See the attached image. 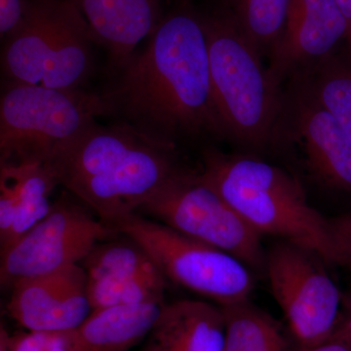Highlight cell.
<instances>
[{"instance_id":"obj_25","label":"cell","mask_w":351,"mask_h":351,"mask_svg":"<svg viewBox=\"0 0 351 351\" xmlns=\"http://www.w3.org/2000/svg\"><path fill=\"white\" fill-rule=\"evenodd\" d=\"M29 0H0V34L7 38L24 20Z\"/></svg>"},{"instance_id":"obj_4","label":"cell","mask_w":351,"mask_h":351,"mask_svg":"<svg viewBox=\"0 0 351 351\" xmlns=\"http://www.w3.org/2000/svg\"><path fill=\"white\" fill-rule=\"evenodd\" d=\"M5 38L7 82L77 89L91 73L94 40L71 0H29L24 20Z\"/></svg>"},{"instance_id":"obj_16","label":"cell","mask_w":351,"mask_h":351,"mask_svg":"<svg viewBox=\"0 0 351 351\" xmlns=\"http://www.w3.org/2000/svg\"><path fill=\"white\" fill-rule=\"evenodd\" d=\"M221 306L197 300L164 304L141 351H226Z\"/></svg>"},{"instance_id":"obj_23","label":"cell","mask_w":351,"mask_h":351,"mask_svg":"<svg viewBox=\"0 0 351 351\" xmlns=\"http://www.w3.org/2000/svg\"><path fill=\"white\" fill-rule=\"evenodd\" d=\"M240 29L260 52L272 49L282 34L290 0H228Z\"/></svg>"},{"instance_id":"obj_28","label":"cell","mask_w":351,"mask_h":351,"mask_svg":"<svg viewBox=\"0 0 351 351\" xmlns=\"http://www.w3.org/2000/svg\"><path fill=\"white\" fill-rule=\"evenodd\" d=\"M297 351H351V348L346 343H343V341H341V339L331 338L326 343L311 348V350H297Z\"/></svg>"},{"instance_id":"obj_2","label":"cell","mask_w":351,"mask_h":351,"mask_svg":"<svg viewBox=\"0 0 351 351\" xmlns=\"http://www.w3.org/2000/svg\"><path fill=\"white\" fill-rule=\"evenodd\" d=\"M200 175L261 235L304 247L329 265L351 269L330 232L328 219L307 201L301 182L255 157L203 152Z\"/></svg>"},{"instance_id":"obj_13","label":"cell","mask_w":351,"mask_h":351,"mask_svg":"<svg viewBox=\"0 0 351 351\" xmlns=\"http://www.w3.org/2000/svg\"><path fill=\"white\" fill-rule=\"evenodd\" d=\"M152 138L123 121L110 126L95 121L60 145L46 164L68 189L112 169Z\"/></svg>"},{"instance_id":"obj_6","label":"cell","mask_w":351,"mask_h":351,"mask_svg":"<svg viewBox=\"0 0 351 351\" xmlns=\"http://www.w3.org/2000/svg\"><path fill=\"white\" fill-rule=\"evenodd\" d=\"M137 241L166 279L208 298L218 306L249 299L255 286L241 261L138 213L108 225Z\"/></svg>"},{"instance_id":"obj_3","label":"cell","mask_w":351,"mask_h":351,"mask_svg":"<svg viewBox=\"0 0 351 351\" xmlns=\"http://www.w3.org/2000/svg\"><path fill=\"white\" fill-rule=\"evenodd\" d=\"M215 103L226 137L263 147L282 108L279 82L230 14L203 19Z\"/></svg>"},{"instance_id":"obj_15","label":"cell","mask_w":351,"mask_h":351,"mask_svg":"<svg viewBox=\"0 0 351 351\" xmlns=\"http://www.w3.org/2000/svg\"><path fill=\"white\" fill-rule=\"evenodd\" d=\"M89 25L94 43L108 50L119 71L136 46L160 23L159 0H71Z\"/></svg>"},{"instance_id":"obj_12","label":"cell","mask_w":351,"mask_h":351,"mask_svg":"<svg viewBox=\"0 0 351 351\" xmlns=\"http://www.w3.org/2000/svg\"><path fill=\"white\" fill-rule=\"evenodd\" d=\"M346 36L348 24L336 0H290L269 69L280 82L289 71L331 56Z\"/></svg>"},{"instance_id":"obj_7","label":"cell","mask_w":351,"mask_h":351,"mask_svg":"<svg viewBox=\"0 0 351 351\" xmlns=\"http://www.w3.org/2000/svg\"><path fill=\"white\" fill-rule=\"evenodd\" d=\"M137 213L230 254L251 270L265 272L260 234L212 188L200 173L182 170Z\"/></svg>"},{"instance_id":"obj_17","label":"cell","mask_w":351,"mask_h":351,"mask_svg":"<svg viewBox=\"0 0 351 351\" xmlns=\"http://www.w3.org/2000/svg\"><path fill=\"white\" fill-rule=\"evenodd\" d=\"M164 304L92 311L84 322L68 332L66 351H129L145 341Z\"/></svg>"},{"instance_id":"obj_24","label":"cell","mask_w":351,"mask_h":351,"mask_svg":"<svg viewBox=\"0 0 351 351\" xmlns=\"http://www.w3.org/2000/svg\"><path fill=\"white\" fill-rule=\"evenodd\" d=\"M56 332L27 330L9 334V351H47Z\"/></svg>"},{"instance_id":"obj_29","label":"cell","mask_w":351,"mask_h":351,"mask_svg":"<svg viewBox=\"0 0 351 351\" xmlns=\"http://www.w3.org/2000/svg\"><path fill=\"white\" fill-rule=\"evenodd\" d=\"M336 1L348 24V36L346 41L351 53V0H336Z\"/></svg>"},{"instance_id":"obj_19","label":"cell","mask_w":351,"mask_h":351,"mask_svg":"<svg viewBox=\"0 0 351 351\" xmlns=\"http://www.w3.org/2000/svg\"><path fill=\"white\" fill-rule=\"evenodd\" d=\"M221 308L226 321V351H290L278 323L249 299Z\"/></svg>"},{"instance_id":"obj_8","label":"cell","mask_w":351,"mask_h":351,"mask_svg":"<svg viewBox=\"0 0 351 351\" xmlns=\"http://www.w3.org/2000/svg\"><path fill=\"white\" fill-rule=\"evenodd\" d=\"M326 263L313 251L285 240L267 253L265 274L298 350L326 343L338 326L343 293Z\"/></svg>"},{"instance_id":"obj_30","label":"cell","mask_w":351,"mask_h":351,"mask_svg":"<svg viewBox=\"0 0 351 351\" xmlns=\"http://www.w3.org/2000/svg\"><path fill=\"white\" fill-rule=\"evenodd\" d=\"M69 331L57 332L47 351H66Z\"/></svg>"},{"instance_id":"obj_9","label":"cell","mask_w":351,"mask_h":351,"mask_svg":"<svg viewBox=\"0 0 351 351\" xmlns=\"http://www.w3.org/2000/svg\"><path fill=\"white\" fill-rule=\"evenodd\" d=\"M89 210L66 195L54 201L45 218L1 252V285L11 288L24 279L77 265L98 242L119 234Z\"/></svg>"},{"instance_id":"obj_5","label":"cell","mask_w":351,"mask_h":351,"mask_svg":"<svg viewBox=\"0 0 351 351\" xmlns=\"http://www.w3.org/2000/svg\"><path fill=\"white\" fill-rule=\"evenodd\" d=\"M114 115L106 93L7 82L0 101V165L46 163L97 117Z\"/></svg>"},{"instance_id":"obj_21","label":"cell","mask_w":351,"mask_h":351,"mask_svg":"<svg viewBox=\"0 0 351 351\" xmlns=\"http://www.w3.org/2000/svg\"><path fill=\"white\" fill-rule=\"evenodd\" d=\"M122 239L98 242L80 263L88 278L145 276L161 272L149 254L135 240ZM162 274V272H161Z\"/></svg>"},{"instance_id":"obj_22","label":"cell","mask_w":351,"mask_h":351,"mask_svg":"<svg viewBox=\"0 0 351 351\" xmlns=\"http://www.w3.org/2000/svg\"><path fill=\"white\" fill-rule=\"evenodd\" d=\"M166 278L161 272L145 276L88 278L92 311L115 306L164 304Z\"/></svg>"},{"instance_id":"obj_14","label":"cell","mask_w":351,"mask_h":351,"mask_svg":"<svg viewBox=\"0 0 351 351\" xmlns=\"http://www.w3.org/2000/svg\"><path fill=\"white\" fill-rule=\"evenodd\" d=\"M297 93L295 132L309 170L325 186L351 193V138L304 84Z\"/></svg>"},{"instance_id":"obj_18","label":"cell","mask_w":351,"mask_h":351,"mask_svg":"<svg viewBox=\"0 0 351 351\" xmlns=\"http://www.w3.org/2000/svg\"><path fill=\"white\" fill-rule=\"evenodd\" d=\"M0 178L10 182L17 197V214L1 246L3 252L47 216L53 205L51 195L60 182L46 163L0 165Z\"/></svg>"},{"instance_id":"obj_26","label":"cell","mask_w":351,"mask_h":351,"mask_svg":"<svg viewBox=\"0 0 351 351\" xmlns=\"http://www.w3.org/2000/svg\"><path fill=\"white\" fill-rule=\"evenodd\" d=\"M335 244L351 267V213L328 219Z\"/></svg>"},{"instance_id":"obj_1","label":"cell","mask_w":351,"mask_h":351,"mask_svg":"<svg viewBox=\"0 0 351 351\" xmlns=\"http://www.w3.org/2000/svg\"><path fill=\"white\" fill-rule=\"evenodd\" d=\"M107 91L114 115L159 142L226 137L215 103L203 19L180 9L161 19L141 53L119 69Z\"/></svg>"},{"instance_id":"obj_11","label":"cell","mask_w":351,"mask_h":351,"mask_svg":"<svg viewBox=\"0 0 351 351\" xmlns=\"http://www.w3.org/2000/svg\"><path fill=\"white\" fill-rule=\"evenodd\" d=\"M9 316L29 331L75 329L92 313L87 274L80 263L14 284Z\"/></svg>"},{"instance_id":"obj_20","label":"cell","mask_w":351,"mask_h":351,"mask_svg":"<svg viewBox=\"0 0 351 351\" xmlns=\"http://www.w3.org/2000/svg\"><path fill=\"white\" fill-rule=\"evenodd\" d=\"M304 86L351 138V53L332 54L313 66Z\"/></svg>"},{"instance_id":"obj_10","label":"cell","mask_w":351,"mask_h":351,"mask_svg":"<svg viewBox=\"0 0 351 351\" xmlns=\"http://www.w3.org/2000/svg\"><path fill=\"white\" fill-rule=\"evenodd\" d=\"M175 145L152 138L123 161L103 174L69 186V191L107 225L137 213L184 168L178 162Z\"/></svg>"},{"instance_id":"obj_27","label":"cell","mask_w":351,"mask_h":351,"mask_svg":"<svg viewBox=\"0 0 351 351\" xmlns=\"http://www.w3.org/2000/svg\"><path fill=\"white\" fill-rule=\"evenodd\" d=\"M332 338L341 339L351 348V292L343 293L341 317Z\"/></svg>"},{"instance_id":"obj_31","label":"cell","mask_w":351,"mask_h":351,"mask_svg":"<svg viewBox=\"0 0 351 351\" xmlns=\"http://www.w3.org/2000/svg\"><path fill=\"white\" fill-rule=\"evenodd\" d=\"M9 332L3 326L0 329V351H9L8 348Z\"/></svg>"}]
</instances>
